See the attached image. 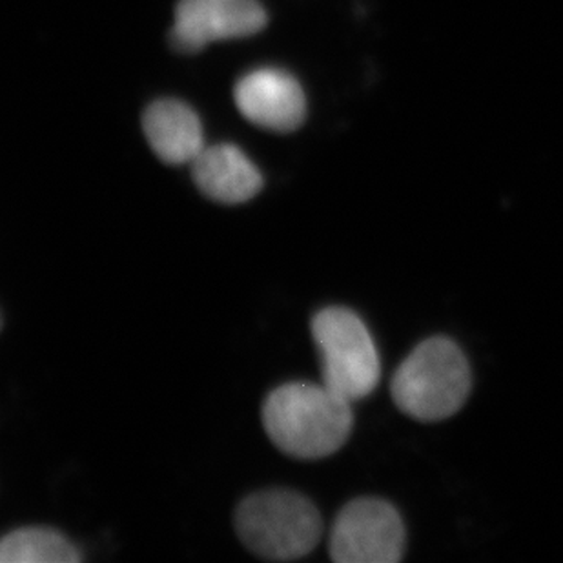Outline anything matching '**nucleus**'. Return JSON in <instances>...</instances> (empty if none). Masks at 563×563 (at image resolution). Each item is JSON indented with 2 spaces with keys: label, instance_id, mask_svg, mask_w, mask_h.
<instances>
[{
  "label": "nucleus",
  "instance_id": "obj_1",
  "mask_svg": "<svg viewBox=\"0 0 563 563\" xmlns=\"http://www.w3.org/2000/svg\"><path fill=\"white\" fill-rule=\"evenodd\" d=\"M261 415L272 443L298 460L334 454L354 427L352 401L323 383L292 382L274 388Z\"/></svg>",
  "mask_w": 563,
  "mask_h": 563
},
{
  "label": "nucleus",
  "instance_id": "obj_2",
  "mask_svg": "<svg viewBox=\"0 0 563 563\" xmlns=\"http://www.w3.org/2000/svg\"><path fill=\"white\" fill-rule=\"evenodd\" d=\"M471 367L462 349L443 335L421 341L390 382L394 404L423 423L456 415L471 393Z\"/></svg>",
  "mask_w": 563,
  "mask_h": 563
},
{
  "label": "nucleus",
  "instance_id": "obj_3",
  "mask_svg": "<svg viewBox=\"0 0 563 563\" xmlns=\"http://www.w3.org/2000/svg\"><path fill=\"white\" fill-rule=\"evenodd\" d=\"M235 531L255 556L288 562L303 559L318 548L323 521L307 496L268 489L246 496L238 505Z\"/></svg>",
  "mask_w": 563,
  "mask_h": 563
},
{
  "label": "nucleus",
  "instance_id": "obj_4",
  "mask_svg": "<svg viewBox=\"0 0 563 563\" xmlns=\"http://www.w3.org/2000/svg\"><path fill=\"white\" fill-rule=\"evenodd\" d=\"M310 329L321 357V383L352 404L373 394L382 365L363 319L345 307H327L313 316Z\"/></svg>",
  "mask_w": 563,
  "mask_h": 563
},
{
  "label": "nucleus",
  "instance_id": "obj_5",
  "mask_svg": "<svg viewBox=\"0 0 563 563\" xmlns=\"http://www.w3.org/2000/svg\"><path fill=\"white\" fill-rule=\"evenodd\" d=\"M405 551V526L394 505L357 498L340 510L329 537L338 563H396Z\"/></svg>",
  "mask_w": 563,
  "mask_h": 563
},
{
  "label": "nucleus",
  "instance_id": "obj_6",
  "mask_svg": "<svg viewBox=\"0 0 563 563\" xmlns=\"http://www.w3.org/2000/svg\"><path fill=\"white\" fill-rule=\"evenodd\" d=\"M168 43L177 54H199L213 41L245 38L265 30L268 15L257 0H179Z\"/></svg>",
  "mask_w": 563,
  "mask_h": 563
},
{
  "label": "nucleus",
  "instance_id": "obj_7",
  "mask_svg": "<svg viewBox=\"0 0 563 563\" xmlns=\"http://www.w3.org/2000/svg\"><path fill=\"white\" fill-rule=\"evenodd\" d=\"M235 104L255 126L276 133L296 132L307 118V97L292 75L261 68L238 80Z\"/></svg>",
  "mask_w": 563,
  "mask_h": 563
},
{
  "label": "nucleus",
  "instance_id": "obj_8",
  "mask_svg": "<svg viewBox=\"0 0 563 563\" xmlns=\"http://www.w3.org/2000/svg\"><path fill=\"white\" fill-rule=\"evenodd\" d=\"M190 165L202 196L221 205L251 201L263 188L260 168L234 144L205 146Z\"/></svg>",
  "mask_w": 563,
  "mask_h": 563
},
{
  "label": "nucleus",
  "instance_id": "obj_9",
  "mask_svg": "<svg viewBox=\"0 0 563 563\" xmlns=\"http://www.w3.org/2000/svg\"><path fill=\"white\" fill-rule=\"evenodd\" d=\"M143 132L150 148L166 165H187L205 148L201 121L177 99L152 102L143 113Z\"/></svg>",
  "mask_w": 563,
  "mask_h": 563
},
{
  "label": "nucleus",
  "instance_id": "obj_10",
  "mask_svg": "<svg viewBox=\"0 0 563 563\" xmlns=\"http://www.w3.org/2000/svg\"><path fill=\"white\" fill-rule=\"evenodd\" d=\"M79 549L52 527H21L0 542L2 563H79Z\"/></svg>",
  "mask_w": 563,
  "mask_h": 563
}]
</instances>
